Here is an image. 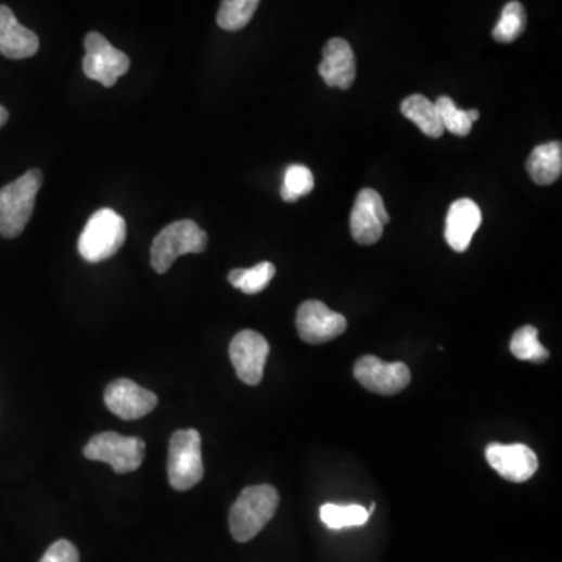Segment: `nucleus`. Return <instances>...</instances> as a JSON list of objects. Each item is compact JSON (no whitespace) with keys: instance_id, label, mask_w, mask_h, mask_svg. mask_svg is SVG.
<instances>
[{"instance_id":"nucleus-17","label":"nucleus","mask_w":562,"mask_h":562,"mask_svg":"<svg viewBox=\"0 0 562 562\" xmlns=\"http://www.w3.org/2000/svg\"><path fill=\"white\" fill-rule=\"evenodd\" d=\"M526 170L532 180L540 187H549L561 177L562 144L560 141L537 145L526 162Z\"/></svg>"},{"instance_id":"nucleus-7","label":"nucleus","mask_w":562,"mask_h":562,"mask_svg":"<svg viewBox=\"0 0 562 562\" xmlns=\"http://www.w3.org/2000/svg\"><path fill=\"white\" fill-rule=\"evenodd\" d=\"M87 55L84 59L85 76L99 81L105 88L115 87L120 77L130 69V59L98 31H90L85 38Z\"/></svg>"},{"instance_id":"nucleus-20","label":"nucleus","mask_w":562,"mask_h":562,"mask_svg":"<svg viewBox=\"0 0 562 562\" xmlns=\"http://www.w3.org/2000/svg\"><path fill=\"white\" fill-rule=\"evenodd\" d=\"M273 276H276V266L272 263L263 261L251 269L231 270L229 281L231 286L243 291L244 294L254 295L265 291Z\"/></svg>"},{"instance_id":"nucleus-9","label":"nucleus","mask_w":562,"mask_h":562,"mask_svg":"<svg viewBox=\"0 0 562 562\" xmlns=\"http://www.w3.org/2000/svg\"><path fill=\"white\" fill-rule=\"evenodd\" d=\"M269 343L254 330L238 333L230 343V359L241 382L248 386L261 383L269 357Z\"/></svg>"},{"instance_id":"nucleus-27","label":"nucleus","mask_w":562,"mask_h":562,"mask_svg":"<svg viewBox=\"0 0 562 562\" xmlns=\"http://www.w3.org/2000/svg\"><path fill=\"white\" fill-rule=\"evenodd\" d=\"M7 120H9V112H7L5 106L0 105V128L5 126Z\"/></svg>"},{"instance_id":"nucleus-19","label":"nucleus","mask_w":562,"mask_h":562,"mask_svg":"<svg viewBox=\"0 0 562 562\" xmlns=\"http://www.w3.org/2000/svg\"><path fill=\"white\" fill-rule=\"evenodd\" d=\"M444 128L457 137H468L473 123L480 119L478 110H461L448 95H440L435 102Z\"/></svg>"},{"instance_id":"nucleus-18","label":"nucleus","mask_w":562,"mask_h":562,"mask_svg":"<svg viewBox=\"0 0 562 562\" xmlns=\"http://www.w3.org/2000/svg\"><path fill=\"white\" fill-rule=\"evenodd\" d=\"M401 115L421 128L422 133L429 138H440L444 135L443 123L435 102L422 94H412L401 102Z\"/></svg>"},{"instance_id":"nucleus-1","label":"nucleus","mask_w":562,"mask_h":562,"mask_svg":"<svg viewBox=\"0 0 562 562\" xmlns=\"http://www.w3.org/2000/svg\"><path fill=\"white\" fill-rule=\"evenodd\" d=\"M280 496L270 485L248 486L230 510V533L238 542H248L263 532L279 510Z\"/></svg>"},{"instance_id":"nucleus-6","label":"nucleus","mask_w":562,"mask_h":562,"mask_svg":"<svg viewBox=\"0 0 562 562\" xmlns=\"http://www.w3.org/2000/svg\"><path fill=\"white\" fill-rule=\"evenodd\" d=\"M145 444L140 437L117 435L115 432L99 433L84 448L85 458L106 462L117 473L138 471L144 461Z\"/></svg>"},{"instance_id":"nucleus-3","label":"nucleus","mask_w":562,"mask_h":562,"mask_svg":"<svg viewBox=\"0 0 562 562\" xmlns=\"http://www.w3.org/2000/svg\"><path fill=\"white\" fill-rule=\"evenodd\" d=\"M127 240V223L123 216L110 208L95 212L88 220L80 238L78 254L88 263H101L120 251Z\"/></svg>"},{"instance_id":"nucleus-10","label":"nucleus","mask_w":562,"mask_h":562,"mask_svg":"<svg viewBox=\"0 0 562 562\" xmlns=\"http://www.w3.org/2000/svg\"><path fill=\"white\" fill-rule=\"evenodd\" d=\"M298 336L307 344H325L347 330V319L319 301H307L297 311Z\"/></svg>"},{"instance_id":"nucleus-11","label":"nucleus","mask_w":562,"mask_h":562,"mask_svg":"<svg viewBox=\"0 0 562 562\" xmlns=\"http://www.w3.org/2000/svg\"><path fill=\"white\" fill-rule=\"evenodd\" d=\"M382 195L371 188L359 191L350 216L352 237L361 245H372L382 240L384 226L389 223Z\"/></svg>"},{"instance_id":"nucleus-12","label":"nucleus","mask_w":562,"mask_h":562,"mask_svg":"<svg viewBox=\"0 0 562 562\" xmlns=\"http://www.w3.org/2000/svg\"><path fill=\"white\" fill-rule=\"evenodd\" d=\"M105 405L124 421H138L154 411L158 397L131 380H115L106 386Z\"/></svg>"},{"instance_id":"nucleus-4","label":"nucleus","mask_w":562,"mask_h":562,"mask_svg":"<svg viewBox=\"0 0 562 562\" xmlns=\"http://www.w3.org/2000/svg\"><path fill=\"white\" fill-rule=\"evenodd\" d=\"M208 244V234L194 220L169 223L155 238L151 248V265L155 272L166 273L181 255L202 254Z\"/></svg>"},{"instance_id":"nucleus-15","label":"nucleus","mask_w":562,"mask_h":562,"mask_svg":"<svg viewBox=\"0 0 562 562\" xmlns=\"http://www.w3.org/2000/svg\"><path fill=\"white\" fill-rule=\"evenodd\" d=\"M483 215L480 206L471 199L454 202L447 213L446 241L455 252L468 251L473 234L482 226Z\"/></svg>"},{"instance_id":"nucleus-5","label":"nucleus","mask_w":562,"mask_h":562,"mask_svg":"<svg viewBox=\"0 0 562 562\" xmlns=\"http://www.w3.org/2000/svg\"><path fill=\"white\" fill-rule=\"evenodd\" d=\"M202 437L197 430H179L170 437L167 476L176 490H188L204 478Z\"/></svg>"},{"instance_id":"nucleus-23","label":"nucleus","mask_w":562,"mask_h":562,"mask_svg":"<svg viewBox=\"0 0 562 562\" xmlns=\"http://www.w3.org/2000/svg\"><path fill=\"white\" fill-rule=\"evenodd\" d=\"M525 27L526 13L524 5L518 2V0H512V2H508L503 7L499 23H497L496 28L493 30V38L497 42L508 44V42L515 41V39L521 37L524 34Z\"/></svg>"},{"instance_id":"nucleus-13","label":"nucleus","mask_w":562,"mask_h":562,"mask_svg":"<svg viewBox=\"0 0 562 562\" xmlns=\"http://www.w3.org/2000/svg\"><path fill=\"white\" fill-rule=\"evenodd\" d=\"M486 460L501 478L511 483H525L539 468L535 451L525 444H489Z\"/></svg>"},{"instance_id":"nucleus-16","label":"nucleus","mask_w":562,"mask_h":562,"mask_svg":"<svg viewBox=\"0 0 562 562\" xmlns=\"http://www.w3.org/2000/svg\"><path fill=\"white\" fill-rule=\"evenodd\" d=\"M39 49V39L30 28L21 26L12 9L0 5V53L5 59H30Z\"/></svg>"},{"instance_id":"nucleus-8","label":"nucleus","mask_w":562,"mask_h":562,"mask_svg":"<svg viewBox=\"0 0 562 562\" xmlns=\"http://www.w3.org/2000/svg\"><path fill=\"white\" fill-rule=\"evenodd\" d=\"M354 373L362 387L380 396H396L411 383V372L405 362H384L373 355L359 358Z\"/></svg>"},{"instance_id":"nucleus-14","label":"nucleus","mask_w":562,"mask_h":562,"mask_svg":"<svg viewBox=\"0 0 562 562\" xmlns=\"http://www.w3.org/2000/svg\"><path fill=\"white\" fill-rule=\"evenodd\" d=\"M322 55L319 74L327 87L348 90L357 77V63L352 46L343 38H333L327 42Z\"/></svg>"},{"instance_id":"nucleus-24","label":"nucleus","mask_w":562,"mask_h":562,"mask_svg":"<svg viewBox=\"0 0 562 562\" xmlns=\"http://www.w3.org/2000/svg\"><path fill=\"white\" fill-rule=\"evenodd\" d=\"M539 333L532 325L522 327L512 334L511 354L521 361L544 362L550 357L549 350L539 343Z\"/></svg>"},{"instance_id":"nucleus-2","label":"nucleus","mask_w":562,"mask_h":562,"mask_svg":"<svg viewBox=\"0 0 562 562\" xmlns=\"http://www.w3.org/2000/svg\"><path fill=\"white\" fill-rule=\"evenodd\" d=\"M41 184V170L31 169L0 190V234L3 238L13 240L26 230Z\"/></svg>"},{"instance_id":"nucleus-22","label":"nucleus","mask_w":562,"mask_h":562,"mask_svg":"<svg viewBox=\"0 0 562 562\" xmlns=\"http://www.w3.org/2000/svg\"><path fill=\"white\" fill-rule=\"evenodd\" d=\"M258 5L259 0H222L218 12L219 27L229 31L241 30L251 23Z\"/></svg>"},{"instance_id":"nucleus-26","label":"nucleus","mask_w":562,"mask_h":562,"mask_svg":"<svg viewBox=\"0 0 562 562\" xmlns=\"http://www.w3.org/2000/svg\"><path fill=\"white\" fill-rule=\"evenodd\" d=\"M39 562H80V554H78L77 547L73 542L60 539L49 547Z\"/></svg>"},{"instance_id":"nucleus-25","label":"nucleus","mask_w":562,"mask_h":562,"mask_svg":"<svg viewBox=\"0 0 562 562\" xmlns=\"http://www.w3.org/2000/svg\"><path fill=\"white\" fill-rule=\"evenodd\" d=\"M315 190V177L311 170L304 165H293L284 173L283 184H281V199L288 204H294L298 199Z\"/></svg>"},{"instance_id":"nucleus-21","label":"nucleus","mask_w":562,"mask_h":562,"mask_svg":"<svg viewBox=\"0 0 562 562\" xmlns=\"http://www.w3.org/2000/svg\"><path fill=\"white\" fill-rule=\"evenodd\" d=\"M320 521L323 522L330 529L350 528V526H362L368 524V510L361 504H341L325 503L322 504L319 511Z\"/></svg>"}]
</instances>
